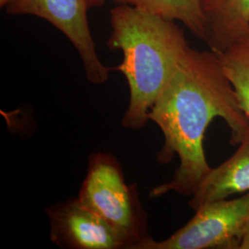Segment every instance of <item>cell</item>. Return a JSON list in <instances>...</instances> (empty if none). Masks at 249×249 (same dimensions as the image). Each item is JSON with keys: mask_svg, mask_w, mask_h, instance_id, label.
I'll return each mask as SVG.
<instances>
[{"mask_svg": "<svg viewBox=\"0 0 249 249\" xmlns=\"http://www.w3.org/2000/svg\"><path fill=\"white\" fill-rule=\"evenodd\" d=\"M216 117L229 125L231 144H240L249 136V117L242 110L217 53L189 47L149 113V119L160 127L164 138L158 160L169 163L177 155L180 160L174 178L152 189L151 197L171 191L194 194L212 170L203 142L206 130Z\"/></svg>", "mask_w": 249, "mask_h": 249, "instance_id": "cell-1", "label": "cell"}, {"mask_svg": "<svg viewBox=\"0 0 249 249\" xmlns=\"http://www.w3.org/2000/svg\"><path fill=\"white\" fill-rule=\"evenodd\" d=\"M111 50H120L123 60L112 71H120L129 88V103L121 124L142 129L149 113L190 47L175 21L128 5L111 13Z\"/></svg>", "mask_w": 249, "mask_h": 249, "instance_id": "cell-2", "label": "cell"}, {"mask_svg": "<svg viewBox=\"0 0 249 249\" xmlns=\"http://www.w3.org/2000/svg\"><path fill=\"white\" fill-rule=\"evenodd\" d=\"M77 198L120 231L129 243L128 249H137L150 237L138 187L125 183L122 167L113 155L97 152L89 157Z\"/></svg>", "mask_w": 249, "mask_h": 249, "instance_id": "cell-3", "label": "cell"}, {"mask_svg": "<svg viewBox=\"0 0 249 249\" xmlns=\"http://www.w3.org/2000/svg\"><path fill=\"white\" fill-rule=\"evenodd\" d=\"M195 216L170 237H151L137 249H238L249 222V193L228 200L220 199L199 207Z\"/></svg>", "mask_w": 249, "mask_h": 249, "instance_id": "cell-4", "label": "cell"}, {"mask_svg": "<svg viewBox=\"0 0 249 249\" xmlns=\"http://www.w3.org/2000/svg\"><path fill=\"white\" fill-rule=\"evenodd\" d=\"M106 0H15L6 9L9 15L43 18L66 36L80 54L86 77L92 84H104L112 69L99 58L90 33L89 10L102 7Z\"/></svg>", "mask_w": 249, "mask_h": 249, "instance_id": "cell-5", "label": "cell"}, {"mask_svg": "<svg viewBox=\"0 0 249 249\" xmlns=\"http://www.w3.org/2000/svg\"><path fill=\"white\" fill-rule=\"evenodd\" d=\"M50 238L56 246L71 249H128L129 243L115 227L91 212L78 198L47 209Z\"/></svg>", "mask_w": 249, "mask_h": 249, "instance_id": "cell-6", "label": "cell"}, {"mask_svg": "<svg viewBox=\"0 0 249 249\" xmlns=\"http://www.w3.org/2000/svg\"><path fill=\"white\" fill-rule=\"evenodd\" d=\"M249 192V135L230 159L212 168L189 201L194 211L215 200Z\"/></svg>", "mask_w": 249, "mask_h": 249, "instance_id": "cell-7", "label": "cell"}, {"mask_svg": "<svg viewBox=\"0 0 249 249\" xmlns=\"http://www.w3.org/2000/svg\"><path fill=\"white\" fill-rule=\"evenodd\" d=\"M207 45L215 53L249 38V0H201Z\"/></svg>", "mask_w": 249, "mask_h": 249, "instance_id": "cell-8", "label": "cell"}, {"mask_svg": "<svg viewBox=\"0 0 249 249\" xmlns=\"http://www.w3.org/2000/svg\"><path fill=\"white\" fill-rule=\"evenodd\" d=\"M172 21L182 22L198 39L206 42L207 26L201 0H114Z\"/></svg>", "mask_w": 249, "mask_h": 249, "instance_id": "cell-9", "label": "cell"}, {"mask_svg": "<svg viewBox=\"0 0 249 249\" xmlns=\"http://www.w3.org/2000/svg\"><path fill=\"white\" fill-rule=\"evenodd\" d=\"M223 72L231 82L242 110L249 117V38L217 53Z\"/></svg>", "mask_w": 249, "mask_h": 249, "instance_id": "cell-10", "label": "cell"}, {"mask_svg": "<svg viewBox=\"0 0 249 249\" xmlns=\"http://www.w3.org/2000/svg\"><path fill=\"white\" fill-rule=\"evenodd\" d=\"M238 249H249V222L242 233Z\"/></svg>", "mask_w": 249, "mask_h": 249, "instance_id": "cell-11", "label": "cell"}, {"mask_svg": "<svg viewBox=\"0 0 249 249\" xmlns=\"http://www.w3.org/2000/svg\"><path fill=\"white\" fill-rule=\"evenodd\" d=\"M15 0H0V7L7 8L11 3H13Z\"/></svg>", "mask_w": 249, "mask_h": 249, "instance_id": "cell-12", "label": "cell"}]
</instances>
